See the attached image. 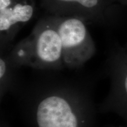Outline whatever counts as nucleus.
<instances>
[{
    "label": "nucleus",
    "mask_w": 127,
    "mask_h": 127,
    "mask_svg": "<svg viewBox=\"0 0 127 127\" xmlns=\"http://www.w3.org/2000/svg\"><path fill=\"white\" fill-rule=\"evenodd\" d=\"M52 16L63 45L64 65L70 68L82 66L96 51L85 21L75 17Z\"/></svg>",
    "instance_id": "nucleus-2"
},
{
    "label": "nucleus",
    "mask_w": 127,
    "mask_h": 127,
    "mask_svg": "<svg viewBox=\"0 0 127 127\" xmlns=\"http://www.w3.org/2000/svg\"><path fill=\"white\" fill-rule=\"evenodd\" d=\"M105 109L115 112L127 121V69L114 77Z\"/></svg>",
    "instance_id": "nucleus-6"
},
{
    "label": "nucleus",
    "mask_w": 127,
    "mask_h": 127,
    "mask_svg": "<svg viewBox=\"0 0 127 127\" xmlns=\"http://www.w3.org/2000/svg\"><path fill=\"white\" fill-rule=\"evenodd\" d=\"M7 61L2 57H1L0 59V80H1V85L4 84V82L5 79L7 78L8 72Z\"/></svg>",
    "instance_id": "nucleus-7"
},
{
    "label": "nucleus",
    "mask_w": 127,
    "mask_h": 127,
    "mask_svg": "<svg viewBox=\"0 0 127 127\" xmlns=\"http://www.w3.org/2000/svg\"><path fill=\"white\" fill-rule=\"evenodd\" d=\"M78 108L67 96L49 95L38 104L35 112L38 127H81L82 119Z\"/></svg>",
    "instance_id": "nucleus-3"
},
{
    "label": "nucleus",
    "mask_w": 127,
    "mask_h": 127,
    "mask_svg": "<svg viewBox=\"0 0 127 127\" xmlns=\"http://www.w3.org/2000/svg\"><path fill=\"white\" fill-rule=\"evenodd\" d=\"M35 5L34 0H12L7 8L0 11L1 43L12 41L21 28L32 18Z\"/></svg>",
    "instance_id": "nucleus-4"
},
{
    "label": "nucleus",
    "mask_w": 127,
    "mask_h": 127,
    "mask_svg": "<svg viewBox=\"0 0 127 127\" xmlns=\"http://www.w3.org/2000/svg\"><path fill=\"white\" fill-rule=\"evenodd\" d=\"M101 0H42V5L51 15L75 17L85 21L97 18Z\"/></svg>",
    "instance_id": "nucleus-5"
},
{
    "label": "nucleus",
    "mask_w": 127,
    "mask_h": 127,
    "mask_svg": "<svg viewBox=\"0 0 127 127\" xmlns=\"http://www.w3.org/2000/svg\"><path fill=\"white\" fill-rule=\"evenodd\" d=\"M10 61L15 66L41 69L64 66L61 40L52 15L41 19L31 34L15 45Z\"/></svg>",
    "instance_id": "nucleus-1"
}]
</instances>
